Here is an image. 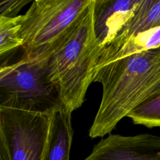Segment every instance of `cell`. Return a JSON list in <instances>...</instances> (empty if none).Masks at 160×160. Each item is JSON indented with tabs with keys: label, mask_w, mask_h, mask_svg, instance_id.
Instances as JSON below:
<instances>
[{
	"label": "cell",
	"mask_w": 160,
	"mask_h": 160,
	"mask_svg": "<svg viewBox=\"0 0 160 160\" xmlns=\"http://www.w3.org/2000/svg\"><path fill=\"white\" fill-rule=\"evenodd\" d=\"M102 84L99 107L89 131L91 138L111 134L134 109L160 93V46L118 59L94 72Z\"/></svg>",
	"instance_id": "6da1fadb"
},
{
	"label": "cell",
	"mask_w": 160,
	"mask_h": 160,
	"mask_svg": "<svg viewBox=\"0 0 160 160\" xmlns=\"http://www.w3.org/2000/svg\"><path fill=\"white\" fill-rule=\"evenodd\" d=\"M93 5L91 0L69 34L47 61L49 77L61 101L72 112L84 101L102 50L94 31Z\"/></svg>",
	"instance_id": "7a4b0ae2"
},
{
	"label": "cell",
	"mask_w": 160,
	"mask_h": 160,
	"mask_svg": "<svg viewBox=\"0 0 160 160\" xmlns=\"http://www.w3.org/2000/svg\"><path fill=\"white\" fill-rule=\"evenodd\" d=\"M91 0H34L21 15L22 54L44 61L62 44Z\"/></svg>",
	"instance_id": "3957f363"
},
{
	"label": "cell",
	"mask_w": 160,
	"mask_h": 160,
	"mask_svg": "<svg viewBox=\"0 0 160 160\" xmlns=\"http://www.w3.org/2000/svg\"><path fill=\"white\" fill-rule=\"evenodd\" d=\"M47 61L22 55L13 63L1 65L0 107L52 113L63 106L49 77Z\"/></svg>",
	"instance_id": "277c9868"
},
{
	"label": "cell",
	"mask_w": 160,
	"mask_h": 160,
	"mask_svg": "<svg viewBox=\"0 0 160 160\" xmlns=\"http://www.w3.org/2000/svg\"><path fill=\"white\" fill-rule=\"evenodd\" d=\"M54 112L0 107V142L11 160H42Z\"/></svg>",
	"instance_id": "5b68a950"
},
{
	"label": "cell",
	"mask_w": 160,
	"mask_h": 160,
	"mask_svg": "<svg viewBox=\"0 0 160 160\" xmlns=\"http://www.w3.org/2000/svg\"><path fill=\"white\" fill-rule=\"evenodd\" d=\"M84 160H160V136L150 134H109Z\"/></svg>",
	"instance_id": "8992f818"
},
{
	"label": "cell",
	"mask_w": 160,
	"mask_h": 160,
	"mask_svg": "<svg viewBox=\"0 0 160 160\" xmlns=\"http://www.w3.org/2000/svg\"><path fill=\"white\" fill-rule=\"evenodd\" d=\"M141 0H94V31L101 46L115 39Z\"/></svg>",
	"instance_id": "52a82bcc"
},
{
	"label": "cell",
	"mask_w": 160,
	"mask_h": 160,
	"mask_svg": "<svg viewBox=\"0 0 160 160\" xmlns=\"http://www.w3.org/2000/svg\"><path fill=\"white\" fill-rule=\"evenodd\" d=\"M71 114L72 112L64 106L54 112L42 160H69L74 134Z\"/></svg>",
	"instance_id": "ba28073f"
},
{
	"label": "cell",
	"mask_w": 160,
	"mask_h": 160,
	"mask_svg": "<svg viewBox=\"0 0 160 160\" xmlns=\"http://www.w3.org/2000/svg\"><path fill=\"white\" fill-rule=\"evenodd\" d=\"M158 27H160V0H141L132 17L110 44L122 42L140 32Z\"/></svg>",
	"instance_id": "9c48e42d"
},
{
	"label": "cell",
	"mask_w": 160,
	"mask_h": 160,
	"mask_svg": "<svg viewBox=\"0 0 160 160\" xmlns=\"http://www.w3.org/2000/svg\"><path fill=\"white\" fill-rule=\"evenodd\" d=\"M21 15L14 18L0 17V56L5 58L12 51L22 48L21 36Z\"/></svg>",
	"instance_id": "30bf717a"
},
{
	"label": "cell",
	"mask_w": 160,
	"mask_h": 160,
	"mask_svg": "<svg viewBox=\"0 0 160 160\" xmlns=\"http://www.w3.org/2000/svg\"><path fill=\"white\" fill-rule=\"evenodd\" d=\"M134 124L151 128L160 127V93L148 99L128 115Z\"/></svg>",
	"instance_id": "8fae6325"
},
{
	"label": "cell",
	"mask_w": 160,
	"mask_h": 160,
	"mask_svg": "<svg viewBox=\"0 0 160 160\" xmlns=\"http://www.w3.org/2000/svg\"><path fill=\"white\" fill-rule=\"evenodd\" d=\"M31 0H1L0 2V17L14 18L18 15L24 6Z\"/></svg>",
	"instance_id": "7c38bea8"
},
{
	"label": "cell",
	"mask_w": 160,
	"mask_h": 160,
	"mask_svg": "<svg viewBox=\"0 0 160 160\" xmlns=\"http://www.w3.org/2000/svg\"><path fill=\"white\" fill-rule=\"evenodd\" d=\"M0 160H11L8 151L4 144L0 142Z\"/></svg>",
	"instance_id": "4fadbf2b"
}]
</instances>
